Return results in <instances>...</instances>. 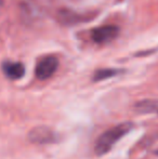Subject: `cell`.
<instances>
[{"label":"cell","instance_id":"6","mask_svg":"<svg viewBox=\"0 0 158 159\" xmlns=\"http://www.w3.org/2000/svg\"><path fill=\"white\" fill-rule=\"evenodd\" d=\"M117 74V70L115 69H100L95 73L94 75V80L97 81V80H103L106 79V78L113 77Z\"/></svg>","mask_w":158,"mask_h":159},{"label":"cell","instance_id":"5","mask_svg":"<svg viewBox=\"0 0 158 159\" xmlns=\"http://www.w3.org/2000/svg\"><path fill=\"white\" fill-rule=\"evenodd\" d=\"M2 69H3L4 75L12 80L20 79L25 74L24 65L22 63H17V62H6L2 65Z\"/></svg>","mask_w":158,"mask_h":159},{"label":"cell","instance_id":"2","mask_svg":"<svg viewBox=\"0 0 158 159\" xmlns=\"http://www.w3.org/2000/svg\"><path fill=\"white\" fill-rule=\"evenodd\" d=\"M57 66H59V61L56 57L49 55L41 59L37 63L35 68V75L39 80H46L56 71Z\"/></svg>","mask_w":158,"mask_h":159},{"label":"cell","instance_id":"3","mask_svg":"<svg viewBox=\"0 0 158 159\" xmlns=\"http://www.w3.org/2000/svg\"><path fill=\"white\" fill-rule=\"evenodd\" d=\"M119 35V28L114 25L101 26L92 32V39L94 42L100 44L108 43V42L115 40Z\"/></svg>","mask_w":158,"mask_h":159},{"label":"cell","instance_id":"1","mask_svg":"<svg viewBox=\"0 0 158 159\" xmlns=\"http://www.w3.org/2000/svg\"><path fill=\"white\" fill-rule=\"evenodd\" d=\"M132 128L133 125L131 122L127 121L106 130L104 133H102L100 135V138L95 142V154L97 156H103L105 154H107L112 149V147L114 146V144H116L120 139L124 138L128 132H130Z\"/></svg>","mask_w":158,"mask_h":159},{"label":"cell","instance_id":"4","mask_svg":"<svg viewBox=\"0 0 158 159\" xmlns=\"http://www.w3.org/2000/svg\"><path fill=\"white\" fill-rule=\"evenodd\" d=\"M29 139L32 142L39 144L51 143L55 141V133L47 127H37L30 131Z\"/></svg>","mask_w":158,"mask_h":159}]
</instances>
